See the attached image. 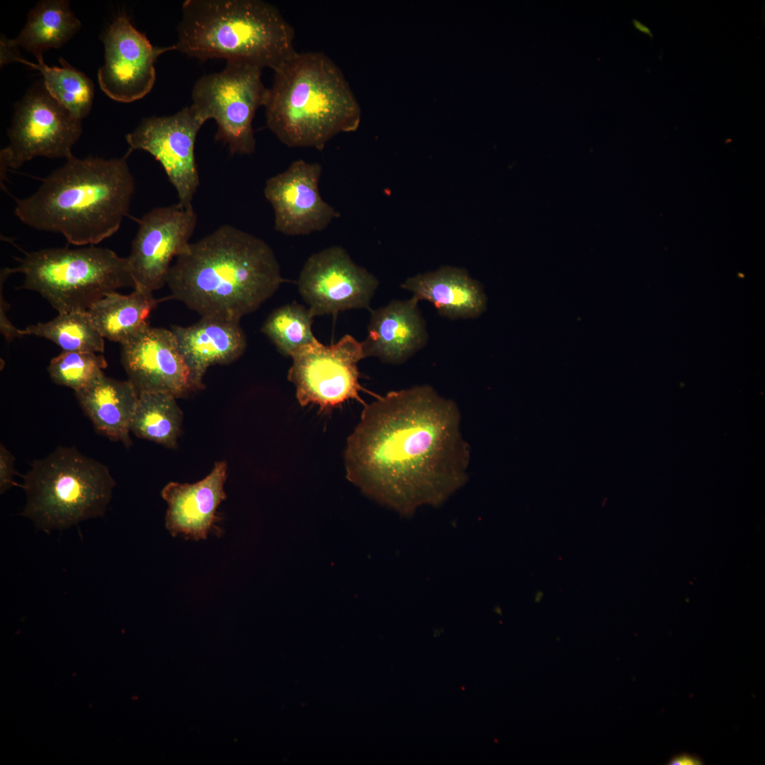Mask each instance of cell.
Returning <instances> with one entry per match:
<instances>
[{"mask_svg": "<svg viewBox=\"0 0 765 765\" xmlns=\"http://www.w3.org/2000/svg\"><path fill=\"white\" fill-rule=\"evenodd\" d=\"M81 132V120L45 89L30 91L16 106L8 144L1 150V180L8 168L17 169L34 157L69 158Z\"/></svg>", "mask_w": 765, "mask_h": 765, "instance_id": "30bf717a", "label": "cell"}, {"mask_svg": "<svg viewBox=\"0 0 765 765\" xmlns=\"http://www.w3.org/2000/svg\"><path fill=\"white\" fill-rule=\"evenodd\" d=\"M283 282L274 252L263 239L224 225L176 258L167 278L174 298L203 317L239 322Z\"/></svg>", "mask_w": 765, "mask_h": 765, "instance_id": "7a4b0ae2", "label": "cell"}, {"mask_svg": "<svg viewBox=\"0 0 765 765\" xmlns=\"http://www.w3.org/2000/svg\"><path fill=\"white\" fill-rule=\"evenodd\" d=\"M22 336L35 335L49 339L66 351L103 353L104 338L95 327L88 311L59 313L53 319L21 329Z\"/></svg>", "mask_w": 765, "mask_h": 765, "instance_id": "484cf974", "label": "cell"}, {"mask_svg": "<svg viewBox=\"0 0 765 765\" xmlns=\"http://www.w3.org/2000/svg\"><path fill=\"white\" fill-rule=\"evenodd\" d=\"M227 468L225 461L217 462L210 473L196 483L171 482L163 488L162 497L168 504L166 528L173 536L200 540L219 533L216 512L226 499Z\"/></svg>", "mask_w": 765, "mask_h": 765, "instance_id": "e0dca14e", "label": "cell"}, {"mask_svg": "<svg viewBox=\"0 0 765 765\" xmlns=\"http://www.w3.org/2000/svg\"><path fill=\"white\" fill-rule=\"evenodd\" d=\"M107 366L103 355L88 351H62L50 361L47 371L55 383L76 392L103 373Z\"/></svg>", "mask_w": 765, "mask_h": 765, "instance_id": "83f0119b", "label": "cell"}, {"mask_svg": "<svg viewBox=\"0 0 765 765\" xmlns=\"http://www.w3.org/2000/svg\"><path fill=\"white\" fill-rule=\"evenodd\" d=\"M18 261L8 273H23V287L38 293L59 313L88 311L118 288H135L128 258L108 248L42 249Z\"/></svg>", "mask_w": 765, "mask_h": 765, "instance_id": "52a82bcc", "label": "cell"}, {"mask_svg": "<svg viewBox=\"0 0 765 765\" xmlns=\"http://www.w3.org/2000/svg\"><path fill=\"white\" fill-rule=\"evenodd\" d=\"M456 403L423 385L380 396L347 440V478L404 516L437 506L467 482L470 446Z\"/></svg>", "mask_w": 765, "mask_h": 765, "instance_id": "6da1fadb", "label": "cell"}, {"mask_svg": "<svg viewBox=\"0 0 765 765\" xmlns=\"http://www.w3.org/2000/svg\"><path fill=\"white\" fill-rule=\"evenodd\" d=\"M205 122L191 106L169 116L144 118L125 137L130 152H147L161 164L177 192L178 203L183 207L192 205L199 186L194 148L197 134Z\"/></svg>", "mask_w": 765, "mask_h": 765, "instance_id": "8fae6325", "label": "cell"}, {"mask_svg": "<svg viewBox=\"0 0 765 765\" xmlns=\"http://www.w3.org/2000/svg\"><path fill=\"white\" fill-rule=\"evenodd\" d=\"M115 482L107 466L75 448H57L34 460L21 487L23 515L47 532L103 516Z\"/></svg>", "mask_w": 765, "mask_h": 765, "instance_id": "8992f818", "label": "cell"}, {"mask_svg": "<svg viewBox=\"0 0 765 765\" xmlns=\"http://www.w3.org/2000/svg\"><path fill=\"white\" fill-rule=\"evenodd\" d=\"M633 26L637 30H638L639 31H640V32H642V33H643L645 34H647V35H650L651 38H652V34L651 33L650 29L649 28H647L646 26L643 25L640 21H638V20H635V19L633 20Z\"/></svg>", "mask_w": 765, "mask_h": 765, "instance_id": "4dcf8cb0", "label": "cell"}, {"mask_svg": "<svg viewBox=\"0 0 765 765\" xmlns=\"http://www.w3.org/2000/svg\"><path fill=\"white\" fill-rule=\"evenodd\" d=\"M121 362L138 394L180 398L198 390L171 329L147 326L121 344Z\"/></svg>", "mask_w": 765, "mask_h": 765, "instance_id": "9a60e30c", "label": "cell"}, {"mask_svg": "<svg viewBox=\"0 0 765 765\" xmlns=\"http://www.w3.org/2000/svg\"><path fill=\"white\" fill-rule=\"evenodd\" d=\"M313 317L308 307L293 302L273 310L261 332L283 355L290 357L296 350L317 339L312 329Z\"/></svg>", "mask_w": 765, "mask_h": 765, "instance_id": "4316f807", "label": "cell"}, {"mask_svg": "<svg viewBox=\"0 0 765 765\" xmlns=\"http://www.w3.org/2000/svg\"><path fill=\"white\" fill-rule=\"evenodd\" d=\"M157 304L152 293L134 288L129 295L108 294L88 312L104 339L123 344L149 326L148 318Z\"/></svg>", "mask_w": 765, "mask_h": 765, "instance_id": "7402d4cb", "label": "cell"}, {"mask_svg": "<svg viewBox=\"0 0 765 765\" xmlns=\"http://www.w3.org/2000/svg\"><path fill=\"white\" fill-rule=\"evenodd\" d=\"M171 330L198 390L203 388V376L210 366L234 361L246 346L237 321L203 317L193 325L173 326Z\"/></svg>", "mask_w": 765, "mask_h": 765, "instance_id": "d6986e66", "label": "cell"}, {"mask_svg": "<svg viewBox=\"0 0 765 765\" xmlns=\"http://www.w3.org/2000/svg\"><path fill=\"white\" fill-rule=\"evenodd\" d=\"M322 169L318 163L298 159L266 181L264 192L274 211L276 231L306 235L324 230L339 216L320 196Z\"/></svg>", "mask_w": 765, "mask_h": 765, "instance_id": "2e32d148", "label": "cell"}, {"mask_svg": "<svg viewBox=\"0 0 765 765\" xmlns=\"http://www.w3.org/2000/svg\"><path fill=\"white\" fill-rule=\"evenodd\" d=\"M176 50L204 61H240L273 71L298 52L295 31L280 11L261 0H186Z\"/></svg>", "mask_w": 765, "mask_h": 765, "instance_id": "5b68a950", "label": "cell"}, {"mask_svg": "<svg viewBox=\"0 0 765 765\" xmlns=\"http://www.w3.org/2000/svg\"><path fill=\"white\" fill-rule=\"evenodd\" d=\"M130 153L109 159L72 155L33 194L16 199L14 215L33 229L62 234L72 244H98L128 213L135 191Z\"/></svg>", "mask_w": 765, "mask_h": 765, "instance_id": "3957f363", "label": "cell"}, {"mask_svg": "<svg viewBox=\"0 0 765 765\" xmlns=\"http://www.w3.org/2000/svg\"><path fill=\"white\" fill-rule=\"evenodd\" d=\"M290 357L288 379L302 406L315 404L329 410L350 400L362 401L357 365L364 356L361 342L352 336L346 334L330 345L316 339Z\"/></svg>", "mask_w": 765, "mask_h": 765, "instance_id": "9c48e42d", "label": "cell"}, {"mask_svg": "<svg viewBox=\"0 0 765 765\" xmlns=\"http://www.w3.org/2000/svg\"><path fill=\"white\" fill-rule=\"evenodd\" d=\"M274 73L264 107L267 126L282 143L320 150L336 135L358 129L359 103L325 54L297 52Z\"/></svg>", "mask_w": 765, "mask_h": 765, "instance_id": "277c9868", "label": "cell"}, {"mask_svg": "<svg viewBox=\"0 0 765 765\" xmlns=\"http://www.w3.org/2000/svg\"><path fill=\"white\" fill-rule=\"evenodd\" d=\"M104 45V64L98 71L101 90L111 99L129 103L140 99L152 89L154 63L162 53L176 45L153 46L124 13H120L100 37Z\"/></svg>", "mask_w": 765, "mask_h": 765, "instance_id": "5bb4252c", "label": "cell"}, {"mask_svg": "<svg viewBox=\"0 0 765 765\" xmlns=\"http://www.w3.org/2000/svg\"><path fill=\"white\" fill-rule=\"evenodd\" d=\"M176 399L163 392L140 393L130 431L137 437L175 448L183 421Z\"/></svg>", "mask_w": 765, "mask_h": 765, "instance_id": "d4e9b609", "label": "cell"}, {"mask_svg": "<svg viewBox=\"0 0 765 765\" xmlns=\"http://www.w3.org/2000/svg\"><path fill=\"white\" fill-rule=\"evenodd\" d=\"M15 458L5 446L0 444V492L4 493L15 484Z\"/></svg>", "mask_w": 765, "mask_h": 765, "instance_id": "f1b7e54d", "label": "cell"}, {"mask_svg": "<svg viewBox=\"0 0 765 765\" xmlns=\"http://www.w3.org/2000/svg\"><path fill=\"white\" fill-rule=\"evenodd\" d=\"M196 223L193 206L178 203L154 208L139 220L128 257L134 288L153 293L166 283L171 263L190 244Z\"/></svg>", "mask_w": 765, "mask_h": 765, "instance_id": "7c38bea8", "label": "cell"}, {"mask_svg": "<svg viewBox=\"0 0 765 765\" xmlns=\"http://www.w3.org/2000/svg\"><path fill=\"white\" fill-rule=\"evenodd\" d=\"M401 287L411 291L415 300L429 301L441 316L451 319L476 318L487 306L481 284L460 268L443 266L434 272L419 274L408 278Z\"/></svg>", "mask_w": 765, "mask_h": 765, "instance_id": "ffe728a7", "label": "cell"}, {"mask_svg": "<svg viewBox=\"0 0 765 765\" xmlns=\"http://www.w3.org/2000/svg\"><path fill=\"white\" fill-rule=\"evenodd\" d=\"M80 27L68 1H42L30 11L20 34L6 41L13 47H23L38 60L45 50L62 46Z\"/></svg>", "mask_w": 765, "mask_h": 765, "instance_id": "603a6c76", "label": "cell"}, {"mask_svg": "<svg viewBox=\"0 0 765 765\" xmlns=\"http://www.w3.org/2000/svg\"><path fill=\"white\" fill-rule=\"evenodd\" d=\"M75 396L98 434L127 448L131 446L130 425L139 394L128 380H118L103 373Z\"/></svg>", "mask_w": 765, "mask_h": 765, "instance_id": "44dd1931", "label": "cell"}, {"mask_svg": "<svg viewBox=\"0 0 765 765\" xmlns=\"http://www.w3.org/2000/svg\"><path fill=\"white\" fill-rule=\"evenodd\" d=\"M15 48L1 41V65L19 62L38 69L43 76L45 89L55 101L80 120L89 114L94 96V86L89 77L62 58L60 59L61 67H49L43 57L38 59L36 64L24 60Z\"/></svg>", "mask_w": 765, "mask_h": 765, "instance_id": "cb8c5ba5", "label": "cell"}, {"mask_svg": "<svg viewBox=\"0 0 765 765\" xmlns=\"http://www.w3.org/2000/svg\"><path fill=\"white\" fill-rule=\"evenodd\" d=\"M261 72V68L246 62L227 61L223 70L201 76L193 86L191 106L205 121L215 120V139L227 144L232 154L255 151L252 122L268 92Z\"/></svg>", "mask_w": 765, "mask_h": 765, "instance_id": "ba28073f", "label": "cell"}, {"mask_svg": "<svg viewBox=\"0 0 765 765\" xmlns=\"http://www.w3.org/2000/svg\"><path fill=\"white\" fill-rule=\"evenodd\" d=\"M378 284L373 274L338 246L308 258L298 282L300 295L314 317L368 308Z\"/></svg>", "mask_w": 765, "mask_h": 765, "instance_id": "4fadbf2b", "label": "cell"}, {"mask_svg": "<svg viewBox=\"0 0 765 765\" xmlns=\"http://www.w3.org/2000/svg\"><path fill=\"white\" fill-rule=\"evenodd\" d=\"M412 298L392 300L371 312L368 336L361 342L364 358L377 357L382 362L400 364L426 343L424 318Z\"/></svg>", "mask_w": 765, "mask_h": 765, "instance_id": "ac0fdd59", "label": "cell"}, {"mask_svg": "<svg viewBox=\"0 0 765 765\" xmlns=\"http://www.w3.org/2000/svg\"><path fill=\"white\" fill-rule=\"evenodd\" d=\"M668 765H703L704 761L703 759L693 754H688L687 752H681V754L673 756L667 763Z\"/></svg>", "mask_w": 765, "mask_h": 765, "instance_id": "f546056e", "label": "cell"}]
</instances>
